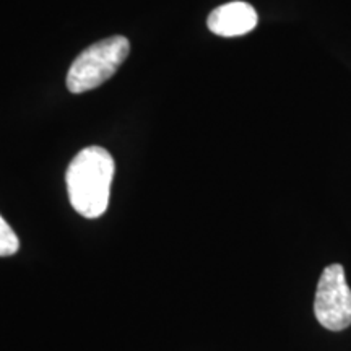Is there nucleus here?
<instances>
[{"mask_svg":"<svg viewBox=\"0 0 351 351\" xmlns=\"http://www.w3.org/2000/svg\"><path fill=\"white\" fill-rule=\"evenodd\" d=\"M116 165L111 153L101 147H88L69 165V200L82 217L95 219L108 210Z\"/></svg>","mask_w":351,"mask_h":351,"instance_id":"nucleus-1","label":"nucleus"},{"mask_svg":"<svg viewBox=\"0 0 351 351\" xmlns=\"http://www.w3.org/2000/svg\"><path fill=\"white\" fill-rule=\"evenodd\" d=\"M130 51L129 39L111 36L91 44L73 60L67 73L70 93L80 95L108 82L124 64Z\"/></svg>","mask_w":351,"mask_h":351,"instance_id":"nucleus-2","label":"nucleus"},{"mask_svg":"<svg viewBox=\"0 0 351 351\" xmlns=\"http://www.w3.org/2000/svg\"><path fill=\"white\" fill-rule=\"evenodd\" d=\"M314 314L320 326L340 332L351 326V289L340 263L324 269L317 283Z\"/></svg>","mask_w":351,"mask_h":351,"instance_id":"nucleus-3","label":"nucleus"},{"mask_svg":"<svg viewBox=\"0 0 351 351\" xmlns=\"http://www.w3.org/2000/svg\"><path fill=\"white\" fill-rule=\"evenodd\" d=\"M258 16L256 8L247 2H230L215 8L210 13L207 25L213 34L223 38L243 36L257 26Z\"/></svg>","mask_w":351,"mask_h":351,"instance_id":"nucleus-4","label":"nucleus"},{"mask_svg":"<svg viewBox=\"0 0 351 351\" xmlns=\"http://www.w3.org/2000/svg\"><path fill=\"white\" fill-rule=\"evenodd\" d=\"M19 249L20 241L16 238L15 231L0 215V257L13 256V254L19 252Z\"/></svg>","mask_w":351,"mask_h":351,"instance_id":"nucleus-5","label":"nucleus"}]
</instances>
